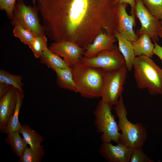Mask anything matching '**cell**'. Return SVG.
<instances>
[{
  "mask_svg": "<svg viewBox=\"0 0 162 162\" xmlns=\"http://www.w3.org/2000/svg\"><path fill=\"white\" fill-rule=\"evenodd\" d=\"M143 152L142 146L133 148L129 162H153Z\"/></svg>",
  "mask_w": 162,
  "mask_h": 162,
  "instance_id": "obj_27",
  "label": "cell"
},
{
  "mask_svg": "<svg viewBox=\"0 0 162 162\" xmlns=\"http://www.w3.org/2000/svg\"><path fill=\"white\" fill-rule=\"evenodd\" d=\"M19 131L9 133L4 140V142L9 145L12 152L19 158L22 155L28 144L20 135Z\"/></svg>",
  "mask_w": 162,
  "mask_h": 162,
  "instance_id": "obj_19",
  "label": "cell"
},
{
  "mask_svg": "<svg viewBox=\"0 0 162 162\" xmlns=\"http://www.w3.org/2000/svg\"><path fill=\"white\" fill-rule=\"evenodd\" d=\"M153 15L160 20L162 17V0H141Z\"/></svg>",
  "mask_w": 162,
  "mask_h": 162,
  "instance_id": "obj_26",
  "label": "cell"
},
{
  "mask_svg": "<svg viewBox=\"0 0 162 162\" xmlns=\"http://www.w3.org/2000/svg\"><path fill=\"white\" fill-rule=\"evenodd\" d=\"M115 106L114 110L118 119V128L122 132L120 142L133 148L142 147L147 138L146 128L140 123L134 124L128 120L122 94Z\"/></svg>",
  "mask_w": 162,
  "mask_h": 162,
  "instance_id": "obj_4",
  "label": "cell"
},
{
  "mask_svg": "<svg viewBox=\"0 0 162 162\" xmlns=\"http://www.w3.org/2000/svg\"><path fill=\"white\" fill-rule=\"evenodd\" d=\"M39 58L41 64L52 70L55 68H65L70 67L64 59L52 52L48 48L43 52Z\"/></svg>",
  "mask_w": 162,
  "mask_h": 162,
  "instance_id": "obj_20",
  "label": "cell"
},
{
  "mask_svg": "<svg viewBox=\"0 0 162 162\" xmlns=\"http://www.w3.org/2000/svg\"><path fill=\"white\" fill-rule=\"evenodd\" d=\"M128 71L125 65L118 70L105 71L100 97L112 107L116 105L122 94Z\"/></svg>",
  "mask_w": 162,
  "mask_h": 162,
  "instance_id": "obj_7",
  "label": "cell"
},
{
  "mask_svg": "<svg viewBox=\"0 0 162 162\" xmlns=\"http://www.w3.org/2000/svg\"><path fill=\"white\" fill-rule=\"evenodd\" d=\"M47 40L45 35L36 36L28 45L35 58H39L43 52L48 49Z\"/></svg>",
  "mask_w": 162,
  "mask_h": 162,
  "instance_id": "obj_25",
  "label": "cell"
},
{
  "mask_svg": "<svg viewBox=\"0 0 162 162\" xmlns=\"http://www.w3.org/2000/svg\"><path fill=\"white\" fill-rule=\"evenodd\" d=\"M112 108L113 107L101 99L94 111V123L97 132L102 133L101 140L102 142L112 141L117 144L120 142L121 133L112 113Z\"/></svg>",
  "mask_w": 162,
  "mask_h": 162,
  "instance_id": "obj_5",
  "label": "cell"
},
{
  "mask_svg": "<svg viewBox=\"0 0 162 162\" xmlns=\"http://www.w3.org/2000/svg\"><path fill=\"white\" fill-rule=\"evenodd\" d=\"M139 35L136 40L131 42L135 56L136 57L144 55L152 58L154 55V44L147 34L143 33Z\"/></svg>",
  "mask_w": 162,
  "mask_h": 162,
  "instance_id": "obj_17",
  "label": "cell"
},
{
  "mask_svg": "<svg viewBox=\"0 0 162 162\" xmlns=\"http://www.w3.org/2000/svg\"><path fill=\"white\" fill-rule=\"evenodd\" d=\"M17 89L12 86L0 98V131L4 132L8 122L15 110L17 99Z\"/></svg>",
  "mask_w": 162,
  "mask_h": 162,
  "instance_id": "obj_13",
  "label": "cell"
},
{
  "mask_svg": "<svg viewBox=\"0 0 162 162\" xmlns=\"http://www.w3.org/2000/svg\"><path fill=\"white\" fill-rule=\"evenodd\" d=\"M46 35L55 42H72L85 50L105 30L118 27L115 0H38Z\"/></svg>",
  "mask_w": 162,
  "mask_h": 162,
  "instance_id": "obj_1",
  "label": "cell"
},
{
  "mask_svg": "<svg viewBox=\"0 0 162 162\" xmlns=\"http://www.w3.org/2000/svg\"><path fill=\"white\" fill-rule=\"evenodd\" d=\"M133 151V148L122 143L114 145L111 142H102L99 152L101 156L109 162H129Z\"/></svg>",
  "mask_w": 162,
  "mask_h": 162,
  "instance_id": "obj_11",
  "label": "cell"
},
{
  "mask_svg": "<svg viewBox=\"0 0 162 162\" xmlns=\"http://www.w3.org/2000/svg\"><path fill=\"white\" fill-rule=\"evenodd\" d=\"M77 92L89 99L101 97L105 70L80 62L72 68Z\"/></svg>",
  "mask_w": 162,
  "mask_h": 162,
  "instance_id": "obj_3",
  "label": "cell"
},
{
  "mask_svg": "<svg viewBox=\"0 0 162 162\" xmlns=\"http://www.w3.org/2000/svg\"><path fill=\"white\" fill-rule=\"evenodd\" d=\"M52 70L56 75L57 85L61 88L77 92L74 78L72 68H54Z\"/></svg>",
  "mask_w": 162,
  "mask_h": 162,
  "instance_id": "obj_16",
  "label": "cell"
},
{
  "mask_svg": "<svg viewBox=\"0 0 162 162\" xmlns=\"http://www.w3.org/2000/svg\"><path fill=\"white\" fill-rule=\"evenodd\" d=\"M154 45L153 54L157 56L162 62V47L159 45L157 42H154Z\"/></svg>",
  "mask_w": 162,
  "mask_h": 162,
  "instance_id": "obj_31",
  "label": "cell"
},
{
  "mask_svg": "<svg viewBox=\"0 0 162 162\" xmlns=\"http://www.w3.org/2000/svg\"><path fill=\"white\" fill-rule=\"evenodd\" d=\"M19 131L30 148L40 146L44 140L42 136L26 124L22 125Z\"/></svg>",
  "mask_w": 162,
  "mask_h": 162,
  "instance_id": "obj_21",
  "label": "cell"
},
{
  "mask_svg": "<svg viewBox=\"0 0 162 162\" xmlns=\"http://www.w3.org/2000/svg\"><path fill=\"white\" fill-rule=\"evenodd\" d=\"M160 20L161 27L159 33V37L162 38V17Z\"/></svg>",
  "mask_w": 162,
  "mask_h": 162,
  "instance_id": "obj_32",
  "label": "cell"
},
{
  "mask_svg": "<svg viewBox=\"0 0 162 162\" xmlns=\"http://www.w3.org/2000/svg\"><path fill=\"white\" fill-rule=\"evenodd\" d=\"M117 4L119 3H126L129 4L131 8V15L135 16L134 10L136 4L135 0H115Z\"/></svg>",
  "mask_w": 162,
  "mask_h": 162,
  "instance_id": "obj_29",
  "label": "cell"
},
{
  "mask_svg": "<svg viewBox=\"0 0 162 162\" xmlns=\"http://www.w3.org/2000/svg\"><path fill=\"white\" fill-rule=\"evenodd\" d=\"M135 16L139 20L141 26L138 30V34L146 33L153 42L158 41L161 27L160 20L148 11L141 0H135Z\"/></svg>",
  "mask_w": 162,
  "mask_h": 162,
  "instance_id": "obj_9",
  "label": "cell"
},
{
  "mask_svg": "<svg viewBox=\"0 0 162 162\" xmlns=\"http://www.w3.org/2000/svg\"><path fill=\"white\" fill-rule=\"evenodd\" d=\"M13 34L15 37L18 38L24 44L28 46L36 37L31 30L18 26H14Z\"/></svg>",
  "mask_w": 162,
  "mask_h": 162,
  "instance_id": "obj_24",
  "label": "cell"
},
{
  "mask_svg": "<svg viewBox=\"0 0 162 162\" xmlns=\"http://www.w3.org/2000/svg\"><path fill=\"white\" fill-rule=\"evenodd\" d=\"M80 62L106 71L118 70L125 65L123 56L118 47L115 45L111 49L99 52L93 57L86 58L83 57Z\"/></svg>",
  "mask_w": 162,
  "mask_h": 162,
  "instance_id": "obj_8",
  "label": "cell"
},
{
  "mask_svg": "<svg viewBox=\"0 0 162 162\" xmlns=\"http://www.w3.org/2000/svg\"><path fill=\"white\" fill-rule=\"evenodd\" d=\"M17 99L16 108L14 112L8 122L4 133L8 134L19 131L22 125L19 120V115L23 104L24 94L23 91L17 90Z\"/></svg>",
  "mask_w": 162,
  "mask_h": 162,
  "instance_id": "obj_18",
  "label": "cell"
},
{
  "mask_svg": "<svg viewBox=\"0 0 162 162\" xmlns=\"http://www.w3.org/2000/svg\"><path fill=\"white\" fill-rule=\"evenodd\" d=\"M11 87L9 84L0 81V98L6 93Z\"/></svg>",
  "mask_w": 162,
  "mask_h": 162,
  "instance_id": "obj_30",
  "label": "cell"
},
{
  "mask_svg": "<svg viewBox=\"0 0 162 162\" xmlns=\"http://www.w3.org/2000/svg\"><path fill=\"white\" fill-rule=\"evenodd\" d=\"M37 6L26 5L23 0H17L14 8L11 23L32 31L36 36L46 35L43 26L40 24Z\"/></svg>",
  "mask_w": 162,
  "mask_h": 162,
  "instance_id": "obj_6",
  "label": "cell"
},
{
  "mask_svg": "<svg viewBox=\"0 0 162 162\" xmlns=\"http://www.w3.org/2000/svg\"><path fill=\"white\" fill-rule=\"evenodd\" d=\"M117 41L114 35L103 32L98 35L92 44L85 49L84 57L90 58L96 56L99 52L111 49Z\"/></svg>",
  "mask_w": 162,
  "mask_h": 162,
  "instance_id": "obj_14",
  "label": "cell"
},
{
  "mask_svg": "<svg viewBox=\"0 0 162 162\" xmlns=\"http://www.w3.org/2000/svg\"><path fill=\"white\" fill-rule=\"evenodd\" d=\"M45 154L43 145L34 148H27L20 157V162H40Z\"/></svg>",
  "mask_w": 162,
  "mask_h": 162,
  "instance_id": "obj_22",
  "label": "cell"
},
{
  "mask_svg": "<svg viewBox=\"0 0 162 162\" xmlns=\"http://www.w3.org/2000/svg\"><path fill=\"white\" fill-rule=\"evenodd\" d=\"M128 5V4L124 3L117 4V31L132 42L136 40L138 37L133 29L135 25V16L128 14L126 10Z\"/></svg>",
  "mask_w": 162,
  "mask_h": 162,
  "instance_id": "obj_12",
  "label": "cell"
},
{
  "mask_svg": "<svg viewBox=\"0 0 162 162\" xmlns=\"http://www.w3.org/2000/svg\"><path fill=\"white\" fill-rule=\"evenodd\" d=\"M114 36L118 41V48L124 59L125 66L128 71H130L136 57L132 44L117 31L115 32Z\"/></svg>",
  "mask_w": 162,
  "mask_h": 162,
  "instance_id": "obj_15",
  "label": "cell"
},
{
  "mask_svg": "<svg viewBox=\"0 0 162 162\" xmlns=\"http://www.w3.org/2000/svg\"><path fill=\"white\" fill-rule=\"evenodd\" d=\"M32 0V2H33V4H34L36 0Z\"/></svg>",
  "mask_w": 162,
  "mask_h": 162,
  "instance_id": "obj_33",
  "label": "cell"
},
{
  "mask_svg": "<svg viewBox=\"0 0 162 162\" xmlns=\"http://www.w3.org/2000/svg\"><path fill=\"white\" fill-rule=\"evenodd\" d=\"M133 68L139 89H147L151 95L162 94V69L154 60L144 55L136 56Z\"/></svg>",
  "mask_w": 162,
  "mask_h": 162,
  "instance_id": "obj_2",
  "label": "cell"
},
{
  "mask_svg": "<svg viewBox=\"0 0 162 162\" xmlns=\"http://www.w3.org/2000/svg\"><path fill=\"white\" fill-rule=\"evenodd\" d=\"M22 77L19 75L12 74L4 69L0 70V81L9 84L17 89L23 91Z\"/></svg>",
  "mask_w": 162,
  "mask_h": 162,
  "instance_id": "obj_23",
  "label": "cell"
},
{
  "mask_svg": "<svg viewBox=\"0 0 162 162\" xmlns=\"http://www.w3.org/2000/svg\"><path fill=\"white\" fill-rule=\"evenodd\" d=\"M16 0H0V9L4 10L7 17L11 19Z\"/></svg>",
  "mask_w": 162,
  "mask_h": 162,
  "instance_id": "obj_28",
  "label": "cell"
},
{
  "mask_svg": "<svg viewBox=\"0 0 162 162\" xmlns=\"http://www.w3.org/2000/svg\"><path fill=\"white\" fill-rule=\"evenodd\" d=\"M53 53L63 58L70 67L80 63L84 57L85 50L71 41L52 43L48 47Z\"/></svg>",
  "mask_w": 162,
  "mask_h": 162,
  "instance_id": "obj_10",
  "label": "cell"
}]
</instances>
